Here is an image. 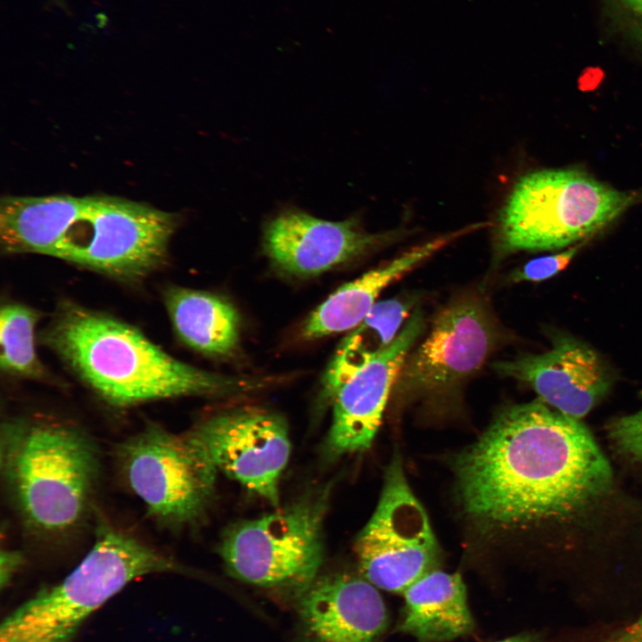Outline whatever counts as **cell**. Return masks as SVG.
<instances>
[{"label": "cell", "instance_id": "obj_14", "mask_svg": "<svg viewBox=\"0 0 642 642\" xmlns=\"http://www.w3.org/2000/svg\"><path fill=\"white\" fill-rule=\"evenodd\" d=\"M492 367L500 375L527 383L550 407L579 420L606 396L613 383L599 356L565 335L556 336L547 352L497 361Z\"/></svg>", "mask_w": 642, "mask_h": 642}, {"label": "cell", "instance_id": "obj_25", "mask_svg": "<svg viewBox=\"0 0 642 642\" xmlns=\"http://www.w3.org/2000/svg\"><path fill=\"white\" fill-rule=\"evenodd\" d=\"M602 642H642V613L632 622L615 631Z\"/></svg>", "mask_w": 642, "mask_h": 642}, {"label": "cell", "instance_id": "obj_6", "mask_svg": "<svg viewBox=\"0 0 642 642\" xmlns=\"http://www.w3.org/2000/svg\"><path fill=\"white\" fill-rule=\"evenodd\" d=\"M631 200L578 169L530 172L516 182L500 212L499 250L567 247L606 226Z\"/></svg>", "mask_w": 642, "mask_h": 642}, {"label": "cell", "instance_id": "obj_4", "mask_svg": "<svg viewBox=\"0 0 642 642\" xmlns=\"http://www.w3.org/2000/svg\"><path fill=\"white\" fill-rule=\"evenodd\" d=\"M180 570L171 557L101 519L94 544L79 564L3 620L0 642H73L86 619L128 583Z\"/></svg>", "mask_w": 642, "mask_h": 642}, {"label": "cell", "instance_id": "obj_16", "mask_svg": "<svg viewBox=\"0 0 642 642\" xmlns=\"http://www.w3.org/2000/svg\"><path fill=\"white\" fill-rule=\"evenodd\" d=\"M478 225L438 237L404 252L390 262L338 288L306 319L301 336L313 340L357 326L376 303L380 292L460 235Z\"/></svg>", "mask_w": 642, "mask_h": 642}, {"label": "cell", "instance_id": "obj_27", "mask_svg": "<svg viewBox=\"0 0 642 642\" xmlns=\"http://www.w3.org/2000/svg\"><path fill=\"white\" fill-rule=\"evenodd\" d=\"M60 1H62V0H57V2H60Z\"/></svg>", "mask_w": 642, "mask_h": 642}, {"label": "cell", "instance_id": "obj_7", "mask_svg": "<svg viewBox=\"0 0 642 642\" xmlns=\"http://www.w3.org/2000/svg\"><path fill=\"white\" fill-rule=\"evenodd\" d=\"M329 496V486L319 488L275 513L228 528L219 546L228 571L244 582L299 596L323 562Z\"/></svg>", "mask_w": 642, "mask_h": 642}, {"label": "cell", "instance_id": "obj_5", "mask_svg": "<svg viewBox=\"0 0 642 642\" xmlns=\"http://www.w3.org/2000/svg\"><path fill=\"white\" fill-rule=\"evenodd\" d=\"M178 225L176 214L112 196H85L69 210L37 254L126 282L160 268Z\"/></svg>", "mask_w": 642, "mask_h": 642}, {"label": "cell", "instance_id": "obj_13", "mask_svg": "<svg viewBox=\"0 0 642 642\" xmlns=\"http://www.w3.org/2000/svg\"><path fill=\"white\" fill-rule=\"evenodd\" d=\"M424 328L416 309L381 354L350 377L330 404L332 424L326 450L332 457L370 448L401 367Z\"/></svg>", "mask_w": 642, "mask_h": 642}, {"label": "cell", "instance_id": "obj_11", "mask_svg": "<svg viewBox=\"0 0 642 642\" xmlns=\"http://www.w3.org/2000/svg\"><path fill=\"white\" fill-rule=\"evenodd\" d=\"M497 337L482 301L457 300L438 315L428 336L410 351L394 386L414 395L449 392L482 366Z\"/></svg>", "mask_w": 642, "mask_h": 642}, {"label": "cell", "instance_id": "obj_8", "mask_svg": "<svg viewBox=\"0 0 642 642\" xmlns=\"http://www.w3.org/2000/svg\"><path fill=\"white\" fill-rule=\"evenodd\" d=\"M116 458L125 482L159 523L181 527L205 514L218 470L188 432L150 422L119 444Z\"/></svg>", "mask_w": 642, "mask_h": 642}, {"label": "cell", "instance_id": "obj_23", "mask_svg": "<svg viewBox=\"0 0 642 642\" xmlns=\"http://www.w3.org/2000/svg\"><path fill=\"white\" fill-rule=\"evenodd\" d=\"M581 244H576L565 251L531 259L524 266L513 272L509 280L517 282H539L548 279L564 270L576 253Z\"/></svg>", "mask_w": 642, "mask_h": 642}, {"label": "cell", "instance_id": "obj_20", "mask_svg": "<svg viewBox=\"0 0 642 642\" xmlns=\"http://www.w3.org/2000/svg\"><path fill=\"white\" fill-rule=\"evenodd\" d=\"M40 314L20 303H7L0 312V366L10 375L44 378L45 371L36 350V325Z\"/></svg>", "mask_w": 642, "mask_h": 642}, {"label": "cell", "instance_id": "obj_2", "mask_svg": "<svg viewBox=\"0 0 642 642\" xmlns=\"http://www.w3.org/2000/svg\"><path fill=\"white\" fill-rule=\"evenodd\" d=\"M53 350L108 404L130 407L187 396H225L265 385L199 369L168 354L136 327L62 301L40 333Z\"/></svg>", "mask_w": 642, "mask_h": 642}, {"label": "cell", "instance_id": "obj_10", "mask_svg": "<svg viewBox=\"0 0 642 642\" xmlns=\"http://www.w3.org/2000/svg\"><path fill=\"white\" fill-rule=\"evenodd\" d=\"M218 471L276 506L291 452L284 419L258 407L230 409L187 432Z\"/></svg>", "mask_w": 642, "mask_h": 642}, {"label": "cell", "instance_id": "obj_9", "mask_svg": "<svg viewBox=\"0 0 642 642\" xmlns=\"http://www.w3.org/2000/svg\"><path fill=\"white\" fill-rule=\"evenodd\" d=\"M355 551L365 578L390 592L403 593L436 569L439 548L435 536L398 455L385 469L377 506L358 534Z\"/></svg>", "mask_w": 642, "mask_h": 642}, {"label": "cell", "instance_id": "obj_15", "mask_svg": "<svg viewBox=\"0 0 642 642\" xmlns=\"http://www.w3.org/2000/svg\"><path fill=\"white\" fill-rule=\"evenodd\" d=\"M299 614L308 642H380L388 625L374 585L349 573L315 580L300 595Z\"/></svg>", "mask_w": 642, "mask_h": 642}, {"label": "cell", "instance_id": "obj_12", "mask_svg": "<svg viewBox=\"0 0 642 642\" xmlns=\"http://www.w3.org/2000/svg\"><path fill=\"white\" fill-rule=\"evenodd\" d=\"M391 237V234L367 233L354 217L331 221L290 206L266 221L262 245L280 271L310 276L364 255Z\"/></svg>", "mask_w": 642, "mask_h": 642}, {"label": "cell", "instance_id": "obj_18", "mask_svg": "<svg viewBox=\"0 0 642 642\" xmlns=\"http://www.w3.org/2000/svg\"><path fill=\"white\" fill-rule=\"evenodd\" d=\"M165 306L179 339L214 358L233 356L240 342V317L226 300L202 291L170 286Z\"/></svg>", "mask_w": 642, "mask_h": 642}, {"label": "cell", "instance_id": "obj_3", "mask_svg": "<svg viewBox=\"0 0 642 642\" xmlns=\"http://www.w3.org/2000/svg\"><path fill=\"white\" fill-rule=\"evenodd\" d=\"M93 440L65 422L12 418L1 431V471L26 529L61 538L86 521L99 477Z\"/></svg>", "mask_w": 642, "mask_h": 642}, {"label": "cell", "instance_id": "obj_1", "mask_svg": "<svg viewBox=\"0 0 642 642\" xmlns=\"http://www.w3.org/2000/svg\"><path fill=\"white\" fill-rule=\"evenodd\" d=\"M465 513L491 528L564 521L613 484L608 460L588 428L539 399L503 408L454 461Z\"/></svg>", "mask_w": 642, "mask_h": 642}, {"label": "cell", "instance_id": "obj_21", "mask_svg": "<svg viewBox=\"0 0 642 642\" xmlns=\"http://www.w3.org/2000/svg\"><path fill=\"white\" fill-rule=\"evenodd\" d=\"M606 437L618 457L642 469V409L611 421Z\"/></svg>", "mask_w": 642, "mask_h": 642}, {"label": "cell", "instance_id": "obj_17", "mask_svg": "<svg viewBox=\"0 0 642 642\" xmlns=\"http://www.w3.org/2000/svg\"><path fill=\"white\" fill-rule=\"evenodd\" d=\"M403 595L405 605L398 628L418 642H446L473 631V619L460 574L434 569Z\"/></svg>", "mask_w": 642, "mask_h": 642}, {"label": "cell", "instance_id": "obj_22", "mask_svg": "<svg viewBox=\"0 0 642 642\" xmlns=\"http://www.w3.org/2000/svg\"><path fill=\"white\" fill-rule=\"evenodd\" d=\"M612 27L642 47V0H603Z\"/></svg>", "mask_w": 642, "mask_h": 642}, {"label": "cell", "instance_id": "obj_19", "mask_svg": "<svg viewBox=\"0 0 642 642\" xmlns=\"http://www.w3.org/2000/svg\"><path fill=\"white\" fill-rule=\"evenodd\" d=\"M412 303L399 298L376 302L338 345L322 378L321 399L331 403L338 390L395 340Z\"/></svg>", "mask_w": 642, "mask_h": 642}, {"label": "cell", "instance_id": "obj_26", "mask_svg": "<svg viewBox=\"0 0 642 642\" xmlns=\"http://www.w3.org/2000/svg\"><path fill=\"white\" fill-rule=\"evenodd\" d=\"M495 642H539L537 635L531 633H522Z\"/></svg>", "mask_w": 642, "mask_h": 642}, {"label": "cell", "instance_id": "obj_24", "mask_svg": "<svg viewBox=\"0 0 642 642\" xmlns=\"http://www.w3.org/2000/svg\"><path fill=\"white\" fill-rule=\"evenodd\" d=\"M0 561V585L1 588L7 586L14 574L20 570L24 563L22 554L18 550L1 549Z\"/></svg>", "mask_w": 642, "mask_h": 642}]
</instances>
